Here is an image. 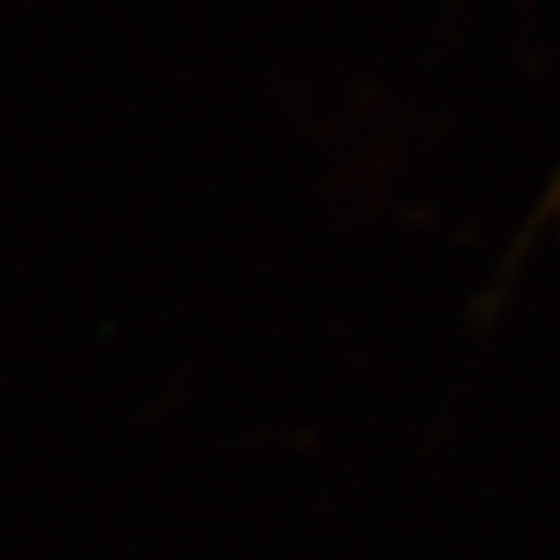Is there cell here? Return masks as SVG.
I'll return each instance as SVG.
<instances>
[{"instance_id":"1","label":"cell","mask_w":560,"mask_h":560,"mask_svg":"<svg viewBox=\"0 0 560 560\" xmlns=\"http://www.w3.org/2000/svg\"><path fill=\"white\" fill-rule=\"evenodd\" d=\"M547 210H560V173H556V183H551V191H547Z\"/></svg>"}]
</instances>
